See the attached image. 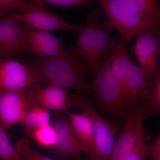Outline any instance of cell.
<instances>
[{
	"label": "cell",
	"instance_id": "obj_1",
	"mask_svg": "<svg viewBox=\"0 0 160 160\" xmlns=\"http://www.w3.org/2000/svg\"><path fill=\"white\" fill-rule=\"evenodd\" d=\"M31 66L39 83L58 86L69 91L75 89L91 95L90 83L87 81L90 70L73 49H70L64 55L40 58Z\"/></svg>",
	"mask_w": 160,
	"mask_h": 160
},
{
	"label": "cell",
	"instance_id": "obj_2",
	"mask_svg": "<svg viewBox=\"0 0 160 160\" xmlns=\"http://www.w3.org/2000/svg\"><path fill=\"white\" fill-rule=\"evenodd\" d=\"M111 52L103 57L92 82L90 83L100 107L118 118L128 117V106L122 86L112 72Z\"/></svg>",
	"mask_w": 160,
	"mask_h": 160
},
{
	"label": "cell",
	"instance_id": "obj_3",
	"mask_svg": "<svg viewBox=\"0 0 160 160\" xmlns=\"http://www.w3.org/2000/svg\"><path fill=\"white\" fill-rule=\"evenodd\" d=\"M68 106L79 108L91 119L94 144L90 160H107L114 146L115 137L120 129L119 126L100 115L86 96L69 95Z\"/></svg>",
	"mask_w": 160,
	"mask_h": 160
},
{
	"label": "cell",
	"instance_id": "obj_4",
	"mask_svg": "<svg viewBox=\"0 0 160 160\" xmlns=\"http://www.w3.org/2000/svg\"><path fill=\"white\" fill-rule=\"evenodd\" d=\"M98 3L121 39L127 44L146 29L152 27L142 18L127 0H100Z\"/></svg>",
	"mask_w": 160,
	"mask_h": 160
},
{
	"label": "cell",
	"instance_id": "obj_5",
	"mask_svg": "<svg viewBox=\"0 0 160 160\" xmlns=\"http://www.w3.org/2000/svg\"><path fill=\"white\" fill-rule=\"evenodd\" d=\"M42 1H24L21 13L17 17L22 24L41 31H72L76 33L81 25L72 24L49 11Z\"/></svg>",
	"mask_w": 160,
	"mask_h": 160
},
{
	"label": "cell",
	"instance_id": "obj_6",
	"mask_svg": "<svg viewBox=\"0 0 160 160\" xmlns=\"http://www.w3.org/2000/svg\"><path fill=\"white\" fill-rule=\"evenodd\" d=\"M160 26L146 29L138 35L132 47L140 69L147 78L153 82L160 74L158 61L159 54Z\"/></svg>",
	"mask_w": 160,
	"mask_h": 160
},
{
	"label": "cell",
	"instance_id": "obj_7",
	"mask_svg": "<svg viewBox=\"0 0 160 160\" xmlns=\"http://www.w3.org/2000/svg\"><path fill=\"white\" fill-rule=\"evenodd\" d=\"M69 90L53 85L43 86L34 83L25 89L27 109L41 107L48 111L66 112L68 110Z\"/></svg>",
	"mask_w": 160,
	"mask_h": 160
},
{
	"label": "cell",
	"instance_id": "obj_8",
	"mask_svg": "<svg viewBox=\"0 0 160 160\" xmlns=\"http://www.w3.org/2000/svg\"><path fill=\"white\" fill-rule=\"evenodd\" d=\"M15 12L0 16V58L31 54Z\"/></svg>",
	"mask_w": 160,
	"mask_h": 160
},
{
	"label": "cell",
	"instance_id": "obj_9",
	"mask_svg": "<svg viewBox=\"0 0 160 160\" xmlns=\"http://www.w3.org/2000/svg\"><path fill=\"white\" fill-rule=\"evenodd\" d=\"M34 83L38 81L31 65L11 58H0V91L23 90Z\"/></svg>",
	"mask_w": 160,
	"mask_h": 160
},
{
	"label": "cell",
	"instance_id": "obj_10",
	"mask_svg": "<svg viewBox=\"0 0 160 160\" xmlns=\"http://www.w3.org/2000/svg\"><path fill=\"white\" fill-rule=\"evenodd\" d=\"M51 124L56 134V142L51 149L52 154L61 160L79 159V146L66 112L55 113Z\"/></svg>",
	"mask_w": 160,
	"mask_h": 160
},
{
	"label": "cell",
	"instance_id": "obj_11",
	"mask_svg": "<svg viewBox=\"0 0 160 160\" xmlns=\"http://www.w3.org/2000/svg\"><path fill=\"white\" fill-rule=\"evenodd\" d=\"M21 30L31 54L40 58L64 55L69 51L70 49L64 48L62 41L48 32L32 29L23 24Z\"/></svg>",
	"mask_w": 160,
	"mask_h": 160
},
{
	"label": "cell",
	"instance_id": "obj_12",
	"mask_svg": "<svg viewBox=\"0 0 160 160\" xmlns=\"http://www.w3.org/2000/svg\"><path fill=\"white\" fill-rule=\"evenodd\" d=\"M144 106L141 102L137 109L127 117L126 123L107 160H125L134 149L137 138L139 127L143 121Z\"/></svg>",
	"mask_w": 160,
	"mask_h": 160
},
{
	"label": "cell",
	"instance_id": "obj_13",
	"mask_svg": "<svg viewBox=\"0 0 160 160\" xmlns=\"http://www.w3.org/2000/svg\"><path fill=\"white\" fill-rule=\"evenodd\" d=\"M25 90L0 91V123L6 132L22 122L27 109Z\"/></svg>",
	"mask_w": 160,
	"mask_h": 160
},
{
	"label": "cell",
	"instance_id": "obj_14",
	"mask_svg": "<svg viewBox=\"0 0 160 160\" xmlns=\"http://www.w3.org/2000/svg\"><path fill=\"white\" fill-rule=\"evenodd\" d=\"M102 17L99 9H93L86 15L85 25H81L76 32L78 34L77 46L73 50L78 56L84 58L86 64L88 62L91 55Z\"/></svg>",
	"mask_w": 160,
	"mask_h": 160
},
{
	"label": "cell",
	"instance_id": "obj_15",
	"mask_svg": "<svg viewBox=\"0 0 160 160\" xmlns=\"http://www.w3.org/2000/svg\"><path fill=\"white\" fill-rule=\"evenodd\" d=\"M152 83L147 78L139 66L133 64L123 83L122 88L128 107H134L139 100L146 98Z\"/></svg>",
	"mask_w": 160,
	"mask_h": 160
},
{
	"label": "cell",
	"instance_id": "obj_16",
	"mask_svg": "<svg viewBox=\"0 0 160 160\" xmlns=\"http://www.w3.org/2000/svg\"><path fill=\"white\" fill-rule=\"evenodd\" d=\"M72 127L78 140L80 151L88 154H92L94 149V134L91 119L86 112H66Z\"/></svg>",
	"mask_w": 160,
	"mask_h": 160
},
{
	"label": "cell",
	"instance_id": "obj_17",
	"mask_svg": "<svg viewBox=\"0 0 160 160\" xmlns=\"http://www.w3.org/2000/svg\"><path fill=\"white\" fill-rule=\"evenodd\" d=\"M114 29L109 22L102 23L99 27L91 55L86 65L90 73L95 74L103 57L110 51L114 39L111 34Z\"/></svg>",
	"mask_w": 160,
	"mask_h": 160
},
{
	"label": "cell",
	"instance_id": "obj_18",
	"mask_svg": "<svg viewBox=\"0 0 160 160\" xmlns=\"http://www.w3.org/2000/svg\"><path fill=\"white\" fill-rule=\"evenodd\" d=\"M110 52L112 72L122 87L126 76L134 63L128 53L126 43L121 39H114Z\"/></svg>",
	"mask_w": 160,
	"mask_h": 160
},
{
	"label": "cell",
	"instance_id": "obj_19",
	"mask_svg": "<svg viewBox=\"0 0 160 160\" xmlns=\"http://www.w3.org/2000/svg\"><path fill=\"white\" fill-rule=\"evenodd\" d=\"M51 123L49 111L41 107L27 109L22 121V124L27 134L31 135L37 129Z\"/></svg>",
	"mask_w": 160,
	"mask_h": 160
},
{
	"label": "cell",
	"instance_id": "obj_20",
	"mask_svg": "<svg viewBox=\"0 0 160 160\" xmlns=\"http://www.w3.org/2000/svg\"><path fill=\"white\" fill-rule=\"evenodd\" d=\"M142 18L152 26H160V9L154 0H127Z\"/></svg>",
	"mask_w": 160,
	"mask_h": 160
},
{
	"label": "cell",
	"instance_id": "obj_21",
	"mask_svg": "<svg viewBox=\"0 0 160 160\" xmlns=\"http://www.w3.org/2000/svg\"><path fill=\"white\" fill-rule=\"evenodd\" d=\"M30 136L43 148L51 149L56 142V134L51 123L37 129Z\"/></svg>",
	"mask_w": 160,
	"mask_h": 160
},
{
	"label": "cell",
	"instance_id": "obj_22",
	"mask_svg": "<svg viewBox=\"0 0 160 160\" xmlns=\"http://www.w3.org/2000/svg\"><path fill=\"white\" fill-rule=\"evenodd\" d=\"M149 157V146L146 142L143 130V121L139 127L134 149L125 160H146Z\"/></svg>",
	"mask_w": 160,
	"mask_h": 160
},
{
	"label": "cell",
	"instance_id": "obj_23",
	"mask_svg": "<svg viewBox=\"0 0 160 160\" xmlns=\"http://www.w3.org/2000/svg\"><path fill=\"white\" fill-rule=\"evenodd\" d=\"M0 159L2 160H24L12 145L6 132L0 123Z\"/></svg>",
	"mask_w": 160,
	"mask_h": 160
},
{
	"label": "cell",
	"instance_id": "obj_24",
	"mask_svg": "<svg viewBox=\"0 0 160 160\" xmlns=\"http://www.w3.org/2000/svg\"><path fill=\"white\" fill-rule=\"evenodd\" d=\"M146 102L148 108L154 114L160 112V74L158 75L153 82L152 87L146 98L142 100Z\"/></svg>",
	"mask_w": 160,
	"mask_h": 160
},
{
	"label": "cell",
	"instance_id": "obj_25",
	"mask_svg": "<svg viewBox=\"0 0 160 160\" xmlns=\"http://www.w3.org/2000/svg\"><path fill=\"white\" fill-rule=\"evenodd\" d=\"M14 148L24 160H53L32 149L27 139L18 141Z\"/></svg>",
	"mask_w": 160,
	"mask_h": 160
},
{
	"label": "cell",
	"instance_id": "obj_26",
	"mask_svg": "<svg viewBox=\"0 0 160 160\" xmlns=\"http://www.w3.org/2000/svg\"><path fill=\"white\" fill-rule=\"evenodd\" d=\"M42 1L44 5L48 4L58 7L79 8H83L94 2L92 0H43Z\"/></svg>",
	"mask_w": 160,
	"mask_h": 160
},
{
	"label": "cell",
	"instance_id": "obj_27",
	"mask_svg": "<svg viewBox=\"0 0 160 160\" xmlns=\"http://www.w3.org/2000/svg\"><path fill=\"white\" fill-rule=\"evenodd\" d=\"M24 3L21 0H0V16L15 11L21 12Z\"/></svg>",
	"mask_w": 160,
	"mask_h": 160
},
{
	"label": "cell",
	"instance_id": "obj_28",
	"mask_svg": "<svg viewBox=\"0 0 160 160\" xmlns=\"http://www.w3.org/2000/svg\"><path fill=\"white\" fill-rule=\"evenodd\" d=\"M149 146V157L152 160H160V135H158L156 139Z\"/></svg>",
	"mask_w": 160,
	"mask_h": 160
}]
</instances>
